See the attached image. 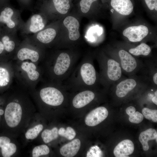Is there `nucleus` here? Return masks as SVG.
Returning <instances> with one entry per match:
<instances>
[{
	"mask_svg": "<svg viewBox=\"0 0 157 157\" xmlns=\"http://www.w3.org/2000/svg\"><path fill=\"white\" fill-rule=\"evenodd\" d=\"M93 62L91 56L85 57L62 83L65 88L80 91L95 89L100 84L99 74Z\"/></svg>",
	"mask_w": 157,
	"mask_h": 157,
	"instance_id": "nucleus-1",
	"label": "nucleus"
},
{
	"mask_svg": "<svg viewBox=\"0 0 157 157\" xmlns=\"http://www.w3.org/2000/svg\"><path fill=\"white\" fill-rule=\"evenodd\" d=\"M21 102L13 100L6 105L4 111L5 122L13 137H17L24 131L35 114L34 107Z\"/></svg>",
	"mask_w": 157,
	"mask_h": 157,
	"instance_id": "nucleus-2",
	"label": "nucleus"
},
{
	"mask_svg": "<svg viewBox=\"0 0 157 157\" xmlns=\"http://www.w3.org/2000/svg\"><path fill=\"white\" fill-rule=\"evenodd\" d=\"M78 59V54L70 51H59L52 56L47 66L53 83L62 84L73 71Z\"/></svg>",
	"mask_w": 157,
	"mask_h": 157,
	"instance_id": "nucleus-3",
	"label": "nucleus"
},
{
	"mask_svg": "<svg viewBox=\"0 0 157 157\" xmlns=\"http://www.w3.org/2000/svg\"><path fill=\"white\" fill-rule=\"evenodd\" d=\"M100 68V84L105 87L111 86L122 79V71L119 63L103 53L96 56Z\"/></svg>",
	"mask_w": 157,
	"mask_h": 157,
	"instance_id": "nucleus-4",
	"label": "nucleus"
},
{
	"mask_svg": "<svg viewBox=\"0 0 157 157\" xmlns=\"http://www.w3.org/2000/svg\"><path fill=\"white\" fill-rule=\"evenodd\" d=\"M25 22L19 10L8 4L0 8V26L2 30L17 34L23 27Z\"/></svg>",
	"mask_w": 157,
	"mask_h": 157,
	"instance_id": "nucleus-5",
	"label": "nucleus"
},
{
	"mask_svg": "<svg viewBox=\"0 0 157 157\" xmlns=\"http://www.w3.org/2000/svg\"><path fill=\"white\" fill-rule=\"evenodd\" d=\"M150 81L147 77L134 75L122 79L112 85L115 88L116 96L122 98L136 89L150 86Z\"/></svg>",
	"mask_w": 157,
	"mask_h": 157,
	"instance_id": "nucleus-6",
	"label": "nucleus"
},
{
	"mask_svg": "<svg viewBox=\"0 0 157 157\" xmlns=\"http://www.w3.org/2000/svg\"><path fill=\"white\" fill-rule=\"evenodd\" d=\"M42 88L39 96L40 100L45 104L52 107H57L64 102L65 97L63 92L66 89L61 84L53 83Z\"/></svg>",
	"mask_w": 157,
	"mask_h": 157,
	"instance_id": "nucleus-7",
	"label": "nucleus"
},
{
	"mask_svg": "<svg viewBox=\"0 0 157 157\" xmlns=\"http://www.w3.org/2000/svg\"><path fill=\"white\" fill-rule=\"evenodd\" d=\"M117 54V59L115 60L119 63L123 73L129 76H133L142 67V63L128 51L121 49Z\"/></svg>",
	"mask_w": 157,
	"mask_h": 157,
	"instance_id": "nucleus-8",
	"label": "nucleus"
},
{
	"mask_svg": "<svg viewBox=\"0 0 157 157\" xmlns=\"http://www.w3.org/2000/svg\"><path fill=\"white\" fill-rule=\"evenodd\" d=\"M47 19L40 12L32 15L20 30L21 35L25 37L42 30L45 27Z\"/></svg>",
	"mask_w": 157,
	"mask_h": 157,
	"instance_id": "nucleus-9",
	"label": "nucleus"
},
{
	"mask_svg": "<svg viewBox=\"0 0 157 157\" xmlns=\"http://www.w3.org/2000/svg\"><path fill=\"white\" fill-rule=\"evenodd\" d=\"M19 44L17 34L2 30L0 33V58H5L12 54Z\"/></svg>",
	"mask_w": 157,
	"mask_h": 157,
	"instance_id": "nucleus-10",
	"label": "nucleus"
},
{
	"mask_svg": "<svg viewBox=\"0 0 157 157\" xmlns=\"http://www.w3.org/2000/svg\"><path fill=\"white\" fill-rule=\"evenodd\" d=\"M54 27L50 26L45 27L38 33L25 38L36 46L49 44L53 42L57 35V31Z\"/></svg>",
	"mask_w": 157,
	"mask_h": 157,
	"instance_id": "nucleus-11",
	"label": "nucleus"
},
{
	"mask_svg": "<svg viewBox=\"0 0 157 157\" xmlns=\"http://www.w3.org/2000/svg\"><path fill=\"white\" fill-rule=\"evenodd\" d=\"M32 45L26 38H25L17 52V56L19 60H30L33 62L38 60L40 57L39 50Z\"/></svg>",
	"mask_w": 157,
	"mask_h": 157,
	"instance_id": "nucleus-12",
	"label": "nucleus"
},
{
	"mask_svg": "<svg viewBox=\"0 0 157 157\" xmlns=\"http://www.w3.org/2000/svg\"><path fill=\"white\" fill-rule=\"evenodd\" d=\"M148 27L144 25L130 26L125 29L123 34L132 42H139L142 40L148 34Z\"/></svg>",
	"mask_w": 157,
	"mask_h": 157,
	"instance_id": "nucleus-13",
	"label": "nucleus"
},
{
	"mask_svg": "<svg viewBox=\"0 0 157 157\" xmlns=\"http://www.w3.org/2000/svg\"><path fill=\"white\" fill-rule=\"evenodd\" d=\"M88 89L80 90L73 97L72 104L74 107L81 108L88 105L95 98V93L92 90Z\"/></svg>",
	"mask_w": 157,
	"mask_h": 157,
	"instance_id": "nucleus-14",
	"label": "nucleus"
},
{
	"mask_svg": "<svg viewBox=\"0 0 157 157\" xmlns=\"http://www.w3.org/2000/svg\"><path fill=\"white\" fill-rule=\"evenodd\" d=\"M108 112L104 107L100 106L92 110L86 116L85 123L90 126H94L99 124L107 117Z\"/></svg>",
	"mask_w": 157,
	"mask_h": 157,
	"instance_id": "nucleus-15",
	"label": "nucleus"
},
{
	"mask_svg": "<svg viewBox=\"0 0 157 157\" xmlns=\"http://www.w3.org/2000/svg\"><path fill=\"white\" fill-rule=\"evenodd\" d=\"M63 23L68 31L69 39L73 41L77 40L80 36V24L78 20L73 17L68 16L64 19Z\"/></svg>",
	"mask_w": 157,
	"mask_h": 157,
	"instance_id": "nucleus-16",
	"label": "nucleus"
},
{
	"mask_svg": "<svg viewBox=\"0 0 157 157\" xmlns=\"http://www.w3.org/2000/svg\"><path fill=\"white\" fill-rule=\"evenodd\" d=\"M134 149L133 142L128 139L120 142L115 147L113 153L116 157H126L131 154Z\"/></svg>",
	"mask_w": 157,
	"mask_h": 157,
	"instance_id": "nucleus-17",
	"label": "nucleus"
},
{
	"mask_svg": "<svg viewBox=\"0 0 157 157\" xmlns=\"http://www.w3.org/2000/svg\"><path fill=\"white\" fill-rule=\"evenodd\" d=\"M110 4L116 12L123 15H129L133 9L130 0H111Z\"/></svg>",
	"mask_w": 157,
	"mask_h": 157,
	"instance_id": "nucleus-18",
	"label": "nucleus"
},
{
	"mask_svg": "<svg viewBox=\"0 0 157 157\" xmlns=\"http://www.w3.org/2000/svg\"><path fill=\"white\" fill-rule=\"evenodd\" d=\"M81 145L80 140L78 139H75L63 146L60 149V153L65 157H73L78 152Z\"/></svg>",
	"mask_w": 157,
	"mask_h": 157,
	"instance_id": "nucleus-19",
	"label": "nucleus"
},
{
	"mask_svg": "<svg viewBox=\"0 0 157 157\" xmlns=\"http://www.w3.org/2000/svg\"><path fill=\"white\" fill-rule=\"evenodd\" d=\"M155 139L157 142V132L155 129L150 128L140 133L139 140L142 145L144 150L147 151L149 148L148 142L149 140Z\"/></svg>",
	"mask_w": 157,
	"mask_h": 157,
	"instance_id": "nucleus-20",
	"label": "nucleus"
},
{
	"mask_svg": "<svg viewBox=\"0 0 157 157\" xmlns=\"http://www.w3.org/2000/svg\"><path fill=\"white\" fill-rule=\"evenodd\" d=\"M26 128L25 131V137L27 140H33L36 138L40 133L42 131L43 125L40 123H37L34 122V124H31L29 122Z\"/></svg>",
	"mask_w": 157,
	"mask_h": 157,
	"instance_id": "nucleus-21",
	"label": "nucleus"
},
{
	"mask_svg": "<svg viewBox=\"0 0 157 157\" xmlns=\"http://www.w3.org/2000/svg\"><path fill=\"white\" fill-rule=\"evenodd\" d=\"M22 69L27 72L29 78L32 81L38 79L40 76L39 72L36 70V67L32 63L23 62L21 65Z\"/></svg>",
	"mask_w": 157,
	"mask_h": 157,
	"instance_id": "nucleus-22",
	"label": "nucleus"
},
{
	"mask_svg": "<svg viewBox=\"0 0 157 157\" xmlns=\"http://www.w3.org/2000/svg\"><path fill=\"white\" fill-rule=\"evenodd\" d=\"M151 51V49L147 44L142 43L137 47L130 49L128 52L131 55L134 56H147L149 55Z\"/></svg>",
	"mask_w": 157,
	"mask_h": 157,
	"instance_id": "nucleus-23",
	"label": "nucleus"
},
{
	"mask_svg": "<svg viewBox=\"0 0 157 157\" xmlns=\"http://www.w3.org/2000/svg\"><path fill=\"white\" fill-rule=\"evenodd\" d=\"M58 130L56 127H53L51 129L44 130L41 134V137L44 142L47 144L56 139L58 137Z\"/></svg>",
	"mask_w": 157,
	"mask_h": 157,
	"instance_id": "nucleus-24",
	"label": "nucleus"
},
{
	"mask_svg": "<svg viewBox=\"0 0 157 157\" xmlns=\"http://www.w3.org/2000/svg\"><path fill=\"white\" fill-rule=\"evenodd\" d=\"M134 107L130 106L126 109V114L129 116V120L132 123L138 124L143 120L144 118L143 115L138 111L136 112Z\"/></svg>",
	"mask_w": 157,
	"mask_h": 157,
	"instance_id": "nucleus-25",
	"label": "nucleus"
},
{
	"mask_svg": "<svg viewBox=\"0 0 157 157\" xmlns=\"http://www.w3.org/2000/svg\"><path fill=\"white\" fill-rule=\"evenodd\" d=\"M17 146L14 142H10L1 148L2 155L3 157H10L16 152Z\"/></svg>",
	"mask_w": 157,
	"mask_h": 157,
	"instance_id": "nucleus-26",
	"label": "nucleus"
},
{
	"mask_svg": "<svg viewBox=\"0 0 157 157\" xmlns=\"http://www.w3.org/2000/svg\"><path fill=\"white\" fill-rule=\"evenodd\" d=\"M50 152L49 147L46 144H41L34 147L32 151V156L39 157L48 154Z\"/></svg>",
	"mask_w": 157,
	"mask_h": 157,
	"instance_id": "nucleus-27",
	"label": "nucleus"
},
{
	"mask_svg": "<svg viewBox=\"0 0 157 157\" xmlns=\"http://www.w3.org/2000/svg\"><path fill=\"white\" fill-rule=\"evenodd\" d=\"M10 81V76L8 70L3 67L0 66V87L8 85Z\"/></svg>",
	"mask_w": 157,
	"mask_h": 157,
	"instance_id": "nucleus-28",
	"label": "nucleus"
},
{
	"mask_svg": "<svg viewBox=\"0 0 157 157\" xmlns=\"http://www.w3.org/2000/svg\"><path fill=\"white\" fill-rule=\"evenodd\" d=\"M58 134L59 135L70 140L74 139L76 134L74 129L69 126L67 127L66 129L63 127L60 128L58 130Z\"/></svg>",
	"mask_w": 157,
	"mask_h": 157,
	"instance_id": "nucleus-29",
	"label": "nucleus"
},
{
	"mask_svg": "<svg viewBox=\"0 0 157 157\" xmlns=\"http://www.w3.org/2000/svg\"><path fill=\"white\" fill-rule=\"evenodd\" d=\"M144 117L149 120H151L153 122H157V110H151L147 108H144L142 110Z\"/></svg>",
	"mask_w": 157,
	"mask_h": 157,
	"instance_id": "nucleus-30",
	"label": "nucleus"
},
{
	"mask_svg": "<svg viewBox=\"0 0 157 157\" xmlns=\"http://www.w3.org/2000/svg\"><path fill=\"white\" fill-rule=\"evenodd\" d=\"M97 0H81L80 3L81 10L84 13H88L90 9L92 3Z\"/></svg>",
	"mask_w": 157,
	"mask_h": 157,
	"instance_id": "nucleus-31",
	"label": "nucleus"
},
{
	"mask_svg": "<svg viewBox=\"0 0 157 157\" xmlns=\"http://www.w3.org/2000/svg\"><path fill=\"white\" fill-rule=\"evenodd\" d=\"M148 8L151 10L157 11V0H144Z\"/></svg>",
	"mask_w": 157,
	"mask_h": 157,
	"instance_id": "nucleus-32",
	"label": "nucleus"
},
{
	"mask_svg": "<svg viewBox=\"0 0 157 157\" xmlns=\"http://www.w3.org/2000/svg\"><path fill=\"white\" fill-rule=\"evenodd\" d=\"M10 142L11 139L9 137L5 136L0 137V147L1 148Z\"/></svg>",
	"mask_w": 157,
	"mask_h": 157,
	"instance_id": "nucleus-33",
	"label": "nucleus"
},
{
	"mask_svg": "<svg viewBox=\"0 0 157 157\" xmlns=\"http://www.w3.org/2000/svg\"><path fill=\"white\" fill-rule=\"evenodd\" d=\"M18 1L22 6L26 7L28 6L30 4L31 0H18Z\"/></svg>",
	"mask_w": 157,
	"mask_h": 157,
	"instance_id": "nucleus-34",
	"label": "nucleus"
},
{
	"mask_svg": "<svg viewBox=\"0 0 157 157\" xmlns=\"http://www.w3.org/2000/svg\"><path fill=\"white\" fill-rule=\"evenodd\" d=\"M151 80L152 81L153 83L156 86L157 85V72H156L152 75L151 77Z\"/></svg>",
	"mask_w": 157,
	"mask_h": 157,
	"instance_id": "nucleus-35",
	"label": "nucleus"
},
{
	"mask_svg": "<svg viewBox=\"0 0 157 157\" xmlns=\"http://www.w3.org/2000/svg\"><path fill=\"white\" fill-rule=\"evenodd\" d=\"M8 0H0V8L8 4Z\"/></svg>",
	"mask_w": 157,
	"mask_h": 157,
	"instance_id": "nucleus-36",
	"label": "nucleus"
},
{
	"mask_svg": "<svg viewBox=\"0 0 157 157\" xmlns=\"http://www.w3.org/2000/svg\"><path fill=\"white\" fill-rule=\"evenodd\" d=\"M152 101L155 104L157 105V95H155L152 99Z\"/></svg>",
	"mask_w": 157,
	"mask_h": 157,
	"instance_id": "nucleus-37",
	"label": "nucleus"
},
{
	"mask_svg": "<svg viewBox=\"0 0 157 157\" xmlns=\"http://www.w3.org/2000/svg\"><path fill=\"white\" fill-rule=\"evenodd\" d=\"M4 111L1 109H0V115H2L4 114Z\"/></svg>",
	"mask_w": 157,
	"mask_h": 157,
	"instance_id": "nucleus-38",
	"label": "nucleus"
},
{
	"mask_svg": "<svg viewBox=\"0 0 157 157\" xmlns=\"http://www.w3.org/2000/svg\"><path fill=\"white\" fill-rule=\"evenodd\" d=\"M1 31H2V29L0 26V33H1Z\"/></svg>",
	"mask_w": 157,
	"mask_h": 157,
	"instance_id": "nucleus-39",
	"label": "nucleus"
},
{
	"mask_svg": "<svg viewBox=\"0 0 157 157\" xmlns=\"http://www.w3.org/2000/svg\"></svg>",
	"mask_w": 157,
	"mask_h": 157,
	"instance_id": "nucleus-40",
	"label": "nucleus"
}]
</instances>
